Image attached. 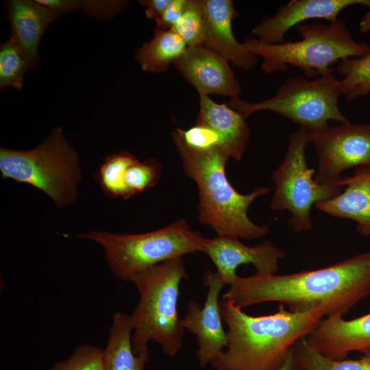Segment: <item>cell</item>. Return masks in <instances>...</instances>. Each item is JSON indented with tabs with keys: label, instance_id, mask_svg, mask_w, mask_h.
<instances>
[{
	"label": "cell",
	"instance_id": "obj_18",
	"mask_svg": "<svg viewBox=\"0 0 370 370\" xmlns=\"http://www.w3.org/2000/svg\"><path fill=\"white\" fill-rule=\"evenodd\" d=\"M12 28L10 38L15 42L31 68L38 62V49L47 27L60 14L36 1L12 0L8 3Z\"/></svg>",
	"mask_w": 370,
	"mask_h": 370
},
{
	"label": "cell",
	"instance_id": "obj_28",
	"mask_svg": "<svg viewBox=\"0 0 370 370\" xmlns=\"http://www.w3.org/2000/svg\"><path fill=\"white\" fill-rule=\"evenodd\" d=\"M171 136L172 139L177 140L194 149H223L230 156L223 137L217 131L205 125L195 123L187 130L177 128L171 133Z\"/></svg>",
	"mask_w": 370,
	"mask_h": 370
},
{
	"label": "cell",
	"instance_id": "obj_33",
	"mask_svg": "<svg viewBox=\"0 0 370 370\" xmlns=\"http://www.w3.org/2000/svg\"><path fill=\"white\" fill-rule=\"evenodd\" d=\"M171 0H143L140 1L141 5L145 8L146 16L149 18L157 20L162 14Z\"/></svg>",
	"mask_w": 370,
	"mask_h": 370
},
{
	"label": "cell",
	"instance_id": "obj_4",
	"mask_svg": "<svg viewBox=\"0 0 370 370\" xmlns=\"http://www.w3.org/2000/svg\"><path fill=\"white\" fill-rule=\"evenodd\" d=\"M187 278L182 257L166 260L134 275L138 302L130 316L135 354L148 352V343H158L163 353L174 356L181 349L185 329L177 303L180 286Z\"/></svg>",
	"mask_w": 370,
	"mask_h": 370
},
{
	"label": "cell",
	"instance_id": "obj_13",
	"mask_svg": "<svg viewBox=\"0 0 370 370\" xmlns=\"http://www.w3.org/2000/svg\"><path fill=\"white\" fill-rule=\"evenodd\" d=\"M230 62L204 45L188 47L173 63L180 73L199 95L238 97L241 84Z\"/></svg>",
	"mask_w": 370,
	"mask_h": 370
},
{
	"label": "cell",
	"instance_id": "obj_3",
	"mask_svg": "<svg viewBox=\"0 0 370 370\" xmlns=\"http://www.w3.org/2000/svg\"><path fill=\"white\" fill-rule=\"evenodd\" d=\"M182 162L185 173L198 188V219L217 236H229L248 240L264 237L268 225H258L250 220L247 210L260 196L271 188L259 186L248 194H241L232 186L225 174L230 158L223 149L197 150L173 139Z\"/></svg>",
	"mask_w": 370,
	"mask_h": 370
},
{
	"label": "cell",
	"instance_id": "obj_1",
	"mask_svg": "<svg viewBox=\"0 0 370 370\" xmlns=\"http://www.w3.org/2000/svg\"><path fill=\"white\" fill-rule=\"evenodd\" d=\"M370 294V251L321 269L286 275L238 276L222 300L243 309L279 302L293 311L321 308L324 317H343Z\"/></svg>",
	"mask_w": 370,
	"mask_h": 370
},
{
	"label": "cell",
	"instance_id": "obj_19",
	"mask_svg": "<svg viewBox=\"0 0 370 370\" xmlns=\"http://www.w3.org/2000/svg\"><path fill=\"white\" fill-rule=\"evenodd\" d=\"M195 123L207 125L224 139L231 158L238 161L247 147L250 129L245 118L224 103H217L208 95H199V111Z\"/></svg>",
	"mask_w": 370,
	"mask_h": 370
},
{
	"label": "cell",
	"instance_id": "obj_8",
	"mask_svg": "<svg viewBox=\"0 0 370 370\" xmlns=\"http://www.w3.org/2000/svg\"><path fill=\"white\" fill-rule=\"evenodd\" d=\"M341 95L340 79L332 70L312 80L301 75L289 77L268 99L249 102L234 97L228 106L245 118L259 111H272L310 132L328 126L330 121L349 122L339 109Z\"/></svg>",
	"mask_w": 370,
	"mask_h": 370
},
{
	"label": "cell",
	"instance_id": "obj_17",
	"mask_svg": "<svg viewBox=\"0 0 370 370\" xmlns=\"http://www.w3.org/2000/svg\"><path fill=\"white\" fill-rule=\"evenodd\" d=\"M337 184L344 187L342 192L315 208L333 217L354 221L357 232L370 236V167H358Z\"/></svg>",
	"mask_w": 370,
	"mask_h": 370
},
{
	"label": "cell",
	"instance_id": "obj_12",
	"mask_svg": "<svg viewBox=\"0 0 370 370\" xmlns=\"http://www.w3.org/2000/svg\"><path fill=\"white\" fill-rule=\"evenodd\" d=\"M202 252L212 261L225 285H230L236 280L237 268L244 264H252L257 273L275 274L280 260L286 256L285 251L270 241L248 246L238 238L229 236L206 238Z\"/></svg>",
	"mask_w": 370,
	"mask_h": 370
},
{
	"label": "cell",
	"instance_id": "obj_7",
	"mask_svg": "<svg viewBox=\"0 0 370 370\" xmlns=\"http://www.w3.org/2000/svg\"><path fill=\"white\" fill-rule=\"evenodd\" d=\"M0 171L4 179L43 191L60 207L75 199L82 177L79 156L60 127L53 129L47 138L33 149L1 147Z\"/></svg>",
	"mask_w": 370,
	"mask_h": 370
},
{
	"label": "cell",
	"instance_id": "obj_30",
	"mask_svg": "<svg viewBox=\"0 0 370 370\" xmlns=\"http://www.w3.org/2000/svg\"><path fill=\"white\" fill-rule=\"evenodd\" d=\"M187 1L188 0H171L160 17L156 20V28L172 29L181 18Z\"/></svg>",
	"mask_w": 370,
	"mask_h": 370
},
{
	"label": "cell",
	"instance_id": "obj_25",
	"mask_svg": "<svg viewBox=\"0 0 370 370\" xmlns=\"http://www.w3.org/2000/svg\"><path fill=\"white\" fill-rule=\"evenodd\" d=\"M31 66L22 52L10 37L0 47V86L21 90L24 75Z\"/></svg>",
	"mask_w": 370,
	"mask_h": 370
},
{
	"label": "cell",
	"instance_id": "obj_2",
	"mask_svg": "<svg viewBox=\"0 0 370 370\" xmlns=\"http://www.w3.org/2000/svg\"><path fill=\"white\" fill-rule=\"evenodd\" d=\"M227 326V345L210 365L215 370H275L301 338L324 317L321 308L293 311L280 304L273 314L251 316L226 300L220 301Z\"/></svg>",
	"mask_w": 370,
	"mask_h": 370
},
{
	"label": "cell",
	"instance_id": "obj_5",
	"mask_svg": "<svg viewBox=\"0 0 370 370\" xmlns=\"http://www.w3.org/2000/svg\"><path fill=\"white\" fill-rule=\"evenodd\" d=\"M301 39L280 44H267L247 38L245 47L262 57V69L267 73L288 71V65L301 69L308 77H320L343 59L370 53V45L356 41L345 20L328 23H303L295 27Z\"/></svg>",
	"mask_w": 370,
	"mask_h": 370
},
{
	"label": "cell",
	"instance_id": "obj_21",
	"mask_svg": "<svg viewBox=\"0 0 370 370\" xmlns=\"http://www.w3.org/2000/svg\"><path fill=\"white\" fill-rule=\"evenodd\" d=\"M187 48L185 41L173 29L156 28L153 38L137 49L136 59L142 70L160 73L173 64Z\"/></svg>",
	"mask_w": 370,
	"mask_h": 370
},
{
	"label": "cell",
	"instance_id": "obj_9",
	"mask_svg": "<svg viewBox=\"0 0 370 370\" xmlns=\"http://www.w3.org/2000/svg\"><path fill=\"white\" fill-rule=\"evenodd\" d=\"M310 143L308 130L299 127L291 132L284 158L271 175L275 186L270 207L291 213L288 224L295 232L311 230L312 206L334 197L344 188L315 180L316 170L308 166L306 157Z\"/></svg>",
	"mask_w": 370,
	"mask_h": 370
},
{
	"label": "cell",
	"instance_id": "obj_15",
	"mask_svg": "<svg viewBox=\"0 0 370 370\" xmlns=\"http://www.w3.org/2000/svg\"><path fill=\"white\" fill-rule=\"evenodd\" d=\"M205 21V47L215 51L236 68L247 71L258 56L235 38L232 27L236 10L230 0H201Z\"/></svg>",
	"mask_w": 370,
	"mask_h": 370
},
{
	"label": "cell",
	"instance_id": "obj_24",
	"mask_svg": "<svg viewBox=\"0 0 370 370\" xmlns=\"http://www.w3.org/2000/svg\"><path fill=\"white\" fill-rule=\"evenodd\" d=\"M137 160L127 151L106 156L97 171V180L107 196L128 199L125 184V173L129 166Z\"/></svg>",
	"mask_w": 370,
	"mask_h": 370
},
{
	"label": "cell",
	"instance_id": "obj_34",
	"mask_svg": "<svg viewBox=\"0 0 370 370\" xmlns=\"http://www.w3.org/2000/svg\"><path fill=\"white\" fill-rule=\"evenodd\" d=\"M275 370H304L299 362L294 346L289 350L281 365Z\"/></svg>",
	"mask_w": 370,
	"mask_h": 370
},
{
	"label": "cell",
	"instance_id": "obj_22",
	"mask_svg": "<svg viewBox=\"0 0 370 370\" xmlns=\"http://www.w3.org/2000/svg\"><path fill=\"white\" fill-rule=\"evenodd\" d=\"M336 71L342 77L341 95L349 102L370 93V53L339 61Z\"/></svg>",
	"mask_w": 370,
	"mask_h": 370
},
{
	"label": "cell",
	"instance_id": "obj_20",
	"mask_svg": "<svg viewBox=\"0 0 370 370\" xmlns=\"http://www.w3.org/2000/svg\"><path fill=\"white\" fill-rule=\"evenodd\" d=\"M132 336L130 316L121 312L114 313L103 349L104 370H145L149 360V351L135 354Z\"/></svg>",
	"mask_w": 370,
	"mask_h": 370
},
{
	"label": "cell",
	"instance_id": "obj_10",
	"mask_svg": "<svg viewBox=\"0 0 370 370\" xmlns=\"http://www.w3.org/2000/svg\"><path fill=\"white\" fill-rule=\"evenodd\" d=\"M318 165L314 179L324 184L340 182L343 171L370 167V123H340L309 132Z\"/></svg>",
	"mask_w": 370,
	"mask_h": 370
},
{
	"label": "cell",
	"instance_id": "obj_16",
	"mask_svg": "<svg viewBox=\"0 0 370 370\" xmlns=\"http://www.w3.org/2000/svg\"><path fill=\"white\" fill-rule=\"evenodd\" d=\"M317 352L342 360L348 353L370 348V312L347 320L341 316L323 317L306 337Z\"/></svg>",
	"mask_w": 370,
	"mask_h": 370
},
{
	"label": "cell",
	"instance_id": "obj_14",
	"mask_svg": "<svg viewBox=\"0 0 370 370\" xmlns=\"http://www.w3.org/2000/svg\"><path fill=\"white\" fill-rule=\"evenodd\" d=\"M354 5L369 8L370 0H293L279 8L274 15L263 18L252 34L267 44L283 43L291 28L312 19L335 21L341 11Z\"/></svg>",
	"mask_w": 370,
	"mask_h": 370
},
{
	"label": "cell",
	"instance_id": "obj_27",
	"mask_svg": "<svg viewBox=\"0 0 370 370\" xmlns=\"http://www.w3.org/2000/svg\"><path fill=\"white\" fill-rule=\"evenodd\" d=\"M162 173V166L154 158L136 161L127 169L125 184L128 198L154 186Z\"/></svg>",
	"mask_w": 370,
	"mask_h": 370
},
{
	"label": "cell",
	"instance_id": "obj_23",
	"mask_svg": "<svg viewBox=\"0 0 370 370\" xmlns=\"http://www.w3.org/2000/svg\"><path fill=\"white\" fill-rule=\"evenodd\" d=\"M299 364L304 370H370V348L356 360L331 359L314 349L306 337L294 345Z\"/></svg>",
	"mask_w": 370,
	"mask_h": 370
},
{
	"label": "cell",
	"instance_id": "obj_6",
	"mask_svg": "<svg viewBox=\"0 0 370 370\" xmlns=\"http://www.w3.org/2000/svg\"><path fill=\"white\" fill-rule=\"evenodd\" d=\"M77 237L94 241L102 246L113 274L128 282L134 275L158 264L202 251L206 241L200 233L191 230L184 219L142 234L94 231Z\"/></svg>",
	"mask_w": 370,
	"mask_h": 370
},
{
	"label": "cell",
	"instance_id": "obj_31",
	"mask_svg": "<svg viewBox=\"0 0 370 370\" xmlns=\"http://www.w3.org/2000/svg\"><path fill=\"white\" fill-rule=\"evenodd\" d=\"M125 1H80V8L93 15L112 16L125 7Z\"/></svg>",
	"mask_w": 370,
	"mask_h": 370
},
{
	"label": "cell",
	"instance_id": "obj_35",
	"mask_svg": "<svg viewBox=\"0 0 370 370\" xmlns=\"http://www.w3.org/2000/svg\"><path fill=\"white\" fill-rule=\"evenodd\" d=\"M360 32L365 34L370 32V8L361 18L359 24Z\"/></svg>",
	"mask_w": 370,
	"mask_h": 370
},
{
	"label": "cell",
	"instance_id": "obj_29",
	"mask_svg": "<svg viewBox=\"0 0 370 370\" xmlns=\"http://www.w3.org/2000/svg\"><path fill=\"white\" fill-rule=\"evenodd\" d=\"M51 370H104L103 349L90 345L78 347L66 360Z\"/></svg>",
	"mask_w": 370,
	"mask_h": 370
},
{
	"label": "cell",
	"instance_id": "obj_11",
	"mask_svg": "<svg viewBox=\"0 0 370 370\" xmlns=\"http://www.w3.org/2000/svg\"><path fill=\"white\" fill-rule=\"evenodd\" d=\"M204 283L208 287V293L203 306L196 300H190L186 315L182 319L184 328L196 336L197 357L202 367L211 365L227 345L219 300L225 284L217 273L210 269L204 275Z\"/></svg>",
	"mask_w": 370,
	"mask_h": 370
},
{
	"label": "cell",
	"instance_id": "obj_32",
	"mask_svg": "<svg viewBox=\"0 0 370 370\" xmlns=\"http://www.w3.org/2000/svg\"><path fill=\"white\" fill-rule=\"evenodd\" d=\"M38 3L56 12L58 14L80 9V1L70 0H38Z\"/></svg>",
	"mask_w": 370,
	"mask_h": 370
},
{
	"label": "cell",
	"instance_id": "obj_26",
	"mask_svg": "<svg viewBox=\"0 0 370 370\" xmlns=\"http://www.w3.org/2000/svg\"><path fill=\"white\" fill-rule=\"evenodd\" d=\"M188 47L204 45L205 21L201 0H188L184 12L172 28Z\"/></svg>",
	"mask_w": 370,
	"mask_h": 370
}]
</instances>
